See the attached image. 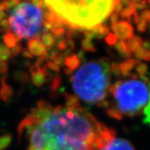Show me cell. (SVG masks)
Segmentation results:
<instances>
[{"label":"cell","mask_w":150,"mask_h":150,"mask_svg":"<svg viewBox=\"0 0 150 150\" xmlns=\"http://www.w3.org/2000/svg\"><path fill=\"white\" fill-rule=\"evenodd\" d=\"M111 71L112 66L106 59L91 60L79 66L70 79L76 98L88 104L106 103Z\"/></svg>","instance_id":"obj_3"},{"label":"cell","mask_w":150,"mask_h":150,"mask_svg":"<svg viewBox=\"0 0 150 150\" xmlns=\"http://www.w3.org/2000/svg\"><path fill=\"white\" fill-rule=\"evenodd\" d=\"M135 69L137 71V74L139 75L141 78H144L148 71V67L145 64L143 63H139L135 66Z\"/></svg>","instance_id":"obj_11"},{"label":"cell","mask_w":150,"mask_h":150,"mask_svg":"<svg viewBox=\"0 0 150 150\" xmlns=\"http://www.w3.org/2000/svg\"><path fill=\"white\" fill-rule=\"evenodd\" d=\"M125 43H126L129 52L130 54H132V53H134L137 49H139L142 46L144 41H143V39L141 38L138 37V36L137 37L134 36V37L131 38L130 39L127 40V42H125Z\"/></svg>","instance_id":"obj_8"},{"label":"cell","mask_w":150,"mask_h":150,"mask_svg":"<svg viewBox=\"0 0 150 150\" xmlns=\"http://www.w3.org/2000/svg\"><path fill=\"white\" fill-rule=\"evenodd\" d=\"M134 5L136 7V9H138V10H144L145 8L147 7V5H148V3H147L146 0H141L139 3H138V4H134Z\"/></svg>","instance_id":"obj_15"},{"label":"cell","mask_w":150,"mask_h":150,"mask_svg":"<svg viewBox=\"0 0 150 150\" xmlns=\"http://www.w3.org/2000/svg\"><path fill=\"white\" fill-rule=\"evenodd\" d=\"M43 21V12L38 4L28 1L17 4L8 19L10 33L6 36V43L12 48L21 40L40 39L38 36L42 31Z\"/></svg>","instance_id":"obj_5"},{"label":"cell","mask_w":150,"mask_h":150,"mask_svg":"<svg viewBox=\"0 0 150 150\" xmlns=\"http://www.w3.org/2000/svg\"><path fill=\"white\" fill-rule=\"evenodd\" d=\"M149 99V103H147V105H146V107L144 108V122L150 125V94Z\"/></svg>","instance_id":"obj_13"},{"label":"cell","mask_w":150,"mask_h":150,"mask_svg":"<svg viewBox=\"0 0 150 150\" xmlns=\"http://www.w3.org/2000/svg\"><path fill=\"white\" fill-rule=\"evenodd\" d=\"M148 26H149V23L140 18L139 22L137 23V30L139 33H144L147 30Z\"/></svg>","instance_id":"obj_12"},{"label":"cell","mask_w":150,"mask_h":150,"mask_svg":"<svg viewBox=\"0 0 150 150\" xmlns=\"http://www.w3.org/2000/svg\"><path fill=\"white\" fill-rule=\"evenodd\" d=\"M136 10L137 9H136L135 5H134L133 3H130L129 5L126 6L124 8H123V10L121 11L120 14H121L122 18L131 19V18L134 15V13H136Z\"/></svg>","instance_id":"obj_10"},{"label":"cell","mask_w":150,"mask_h":150,"mask_svg":"<svg viewBox=\"0 0 150 150\" xmlns=\"http://www.w3.org/2000/svg\"><path fill=\"white\" fill-rule=\"evenodd\" d=\"M112 30L114 36L121 41H127L134 37V28L128 21L121 20L112 23Z\"/></svg>","instance_id":"obj_6"},{"label":"cell","mask_w":150,"mask_h":150,"mask_svg":"<svg viewBox=\"0 0 150 150\" xmlns=\"http://www.w3.org/2000/svg\"><path fill=\"white\" fill-rule=\"evenodd\" d=\"M101 150H135L128 140L114 138Z\"/></svg>","instance_id":"obj_7"},{"label":"cell","mask_w":150,"mask_h":150,"mask_svg":"<svg viewBox=\"0 0 150 150\" xmlns=\"http://www.w3.org/2000/svg\"><path fill=\"white\" fill-rule=\"evenodd\" d=\"M18 133L27 150H101L115 138L113 130L74 98L64 106L37 103L20 123Z\"/></svg>","instance_id":"obj_1"},{"label":"cell","mask_w":150,"mask_h":150,"mask_svg":"<svg viewBox=\"0 0 150 150\" xmlns=\"http://www.w3.org/2000/svg\"><path fill=\"white\" fill-rule=\"evenodd\" d=\"M133 18V22H134V24H136V25H137V23H139L140 20L139 13H138L137 12H136V13H134V15L132 16V18Z\"/></svg>","instance_id":"obj_16"},{"label":"cell","mask_w":150,"mask_h":150,"mask_svg":"<svg viewBox=\"0 0 150 150\" xmlns=\"http://www.w3.org/2000/svg\"><path fill=\"white\" fill-rule=\"evenodd\" d=\"M140 18L148 23H150V9H144L139 14Z\"/></svg>","instance_id":"obj_14"},{"label":"cell","mask_w":150,"mask_h":150,"mask_svg":"<svg viewBox=\"0 0 150 150\" xmlns=\"http://www.w3.org/2000/svg\"><path fill=\"white\" fill-rule=\"evenodd\" d=\"M141 0H131V3H133L134 4H136L138 3H139Z\"/></svg>","instance_id":"obj_18"},{"label":"cell","mask_w":150,"mask_h":150,"mask_svg":"<svg viewBox=\"0 0 150 150\" xmlns=\"http://www.w3.org/2000/svg\"><path fill=\"white\" fill-rule=\"evenodd\" d=\"M112 104H107L108 113L120 119L123 116L134 117L140 114L149 98V87L143 78L133 77L116 82L109 88Z\"/></svg>","instance_id":"obj_4"},{"label":"cell","mask_w":150,"mask_h":150,"mask_svg":"<svg viewBox=\"0 0 150 150\" xmlns=\"http://www.w3.org/2000/svg\"><path fill=\"white\" fill-rule=\"evenodd\" d=\"M120 1H122V4H125V5H129V4L131 3V0H120Z\"/></svg>","instance_id":"obj_17"},{"label":"cell","mask_w":150,"mask_h":150,"mask_svg":"<svg viewBox=\"0 0 150 150\" xmlns=\"http://www.w3.org/2000/svg\"><path fill=\"white\" fill-rule=\"evenodd\" d=\"M59 21L76 29L96 30L110 18L120 0H43Z\"/></svg>","instance_id":"obj_2"},{"label":"cell","mask_w":150,"mask_h":150,"mask_svg":"<svg viewBox=\"0 0 150 150\" xmlns=\"http://www.w3.org/2000/svg\"><path fill=\"white\" fill-rule=\"evenodd\" d=\"M134 55H135L136 59H141L144 61H149L150 60V51L147 48H143L142 46L134 52Z\"/></svg>","instance_id":"obj_9"}]
</instances>
